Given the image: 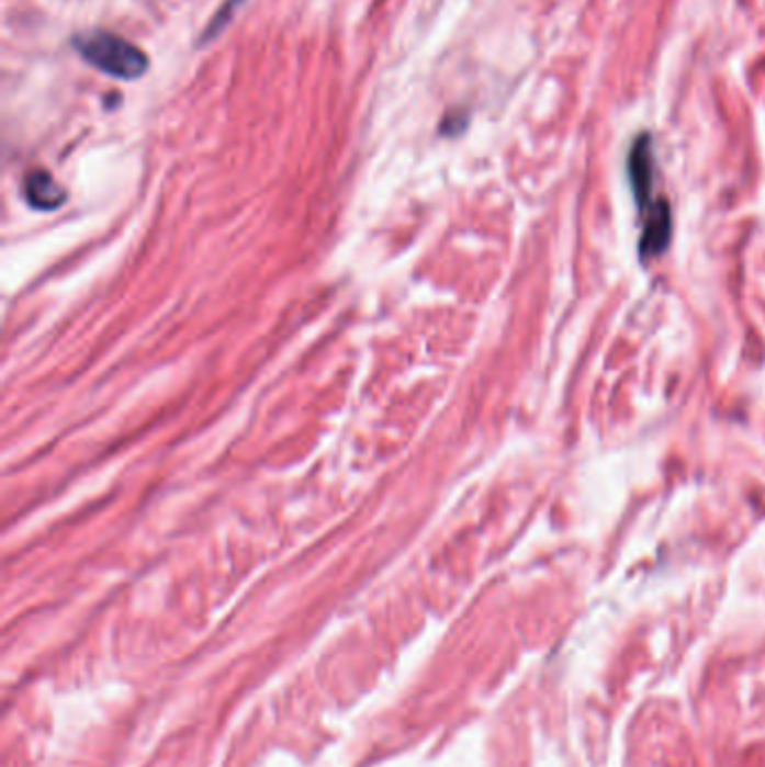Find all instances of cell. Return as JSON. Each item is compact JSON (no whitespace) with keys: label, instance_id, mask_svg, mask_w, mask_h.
<instances>
[{"label":"cell","instance_id":"cell-1","mask_svg":"<svg viewBox=\"0 0 765 767\" xmlns=\"http://www.w3.org/2000/svg\"><path fill=\"white\" fill-rule=\"evenodd\" d=\"M75 47L86 64L122 81L142 79L148 70V57L135 43L106 30L81 32Z\"/></svg>","mask_w":765,"mask_h":767},{"label":"cell","instance_id":"cell-3","mask_svg":"<svg viewBox=\"0 0 765 767\" xmlns=\"http://www.w3.org/2000/svg\"><path fill=\"white\" fill-rule=\"evenodd\" d=\"M653 176H655V171H653L651 137L640 135V137H635L631 153H629V180H631V189L635 193L640 212H644L651 204Z\"/></svg>","mask_w":765,"mask_h":767},{"label":"cell","instance_id":"cell-5","mask_svg":"<svg viewBox=\"0 0 765 767\" xmlns=\"http://www.w3.org/2000/svg\"><path fill=\"white\" fill-rule=\"evenodd\" d=\"M240 5H243V0H227V3L214 14V19H212V23L207 25L205 36H202L200 43H207V41H212L214 36H218V34L223 32V27L232 21V16L236 14V10H238Z\"/></svg>","mask_w":765,"mask_h":767},{"label":"cell","instance_id":"cell-4","mask_svg":"<svg viewBox=\"0 0 765 767\" xmlns=\"http://www.w3.org/2000/svg\"><path fill=\"white\" fill-rule=\"evenodd\" d=\"M25 198L32 207L49 212V210H57L66 200V191L47 171L38 169L27 173L25 178Z\"/></svg>","mask_w":765,"mask_h":767},{"label":"cell","instance_id":"cell-2","mask_svg":"<svg viewBox=\"0 0 765 767\" xmlns=\"http://www.w3.org/2000/svg\"><path fill=\"white\" fill-rule=\"evenodd\" d=\"M642 218H644V225L640 236V256L642 261H649L670 247L672 232H674V216H672L670 202L667 200L651 202L642 212Z\"/></svg>","mask_w":765,"mask_h":767}]
</instances>
